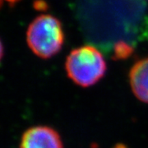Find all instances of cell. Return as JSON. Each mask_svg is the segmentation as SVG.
<instances>
[{
	"mask_svg": "<svg viewBox=\"0 0 148 148\" xmlns=\"http://www.w3.org/2000/svg\"><path fill=\"white\" fill-rule=\"evenodd\" d=\"M34 8L36 10H46L47 9V3L43 0H36L34 2Z\"/></svg>",
	"mask_w": 148,
	"mask_h": 148,
	"instance_id": "cell-6",
	"label": "cell"
},
{
	"mask_svg": "<svg viewBox=\"0 0 148 148\" xmlns=\"http://www.w3.org/2000/svg\"><path fill=\"white\" fill-rule=\"evenodd\" d=\"M133 53L132 45L124 41H119L114 46L113 58L115 60H122L129 58Z\"/></svg>",
	"mask_w": 148,
	"mask_h": 148,
	"instance_id": "cell-5",
	"label": "cell"
},
{
	"mask_svg": "<svg viewBox=\"0 0 148 148\" xmlns=\"http://www.w3.org/2000/svg\"><path fill=\"white\" fill-rule=\"evenodd\" d=\"M64 34L58 19L50 15H41L31 23L27 40L33 53L40 58H49L59 52L64 44Z\"/></svg>",
	"mask_w": 148,
	"mask_h": 148,
	"instance_id": "cell-2",
	"label": "cell"
},
{
	"mask_svg": "<svg viewBox=\"0 0 148 148\" xmlns=\"http://www.w3.org/2000/svg\"><path fill=\"white\" fill-rule=\"evenodd\" d=\"M129 82L134 95L148 104V57L138 61L129 72Z\"/></svg>",
	"mask_w": 148,
	"mask_h": 148,
	"instance_id": "cell-4",
	"label": "cell"
},
{
	"mask_svg": "<svg viewBox=\"0 0 148 148\" xmlns=\"http://www.w3.org/2000/svg\"><path fill=\"white\" fill-rule=\"evenodd\" d=\"M65 69L74 83L82 87H89L104 77L106 63L98 49L85 45L71 51L66 59Z\"/></svg>",
	"mask_w": 148,
	"mask_h": 148,
	"instance_id": "cell-1",
	"label": "cell"
},
{
	"mask_svg": "<svg viewBox=\"0 0 148 148\" xmlns=\"http://www.w3.org/2000/svg\"><path fill=\"white\" fill-rule=\"evenodd\" d=\"M6 2H8L10 5H13V4H15L16 3H18L20 0H5Z\"/></svg>",
	"mask_w": 148,
	"mask_h": 148,
	"instance_id": "cell-7",
	"label": "cell"
},
{
	"mask_svg": "<svg viewBox=\"0 0 148 148\" xmlns=\"http://www.w3.org/2000/svg\"><path fill=\"white\" fill-rule=\"evenodd\" d=\"M114 148H127L123 144H117Z\"/></svg>",
	"mask_w": 148,
	"mask_h": 148,
	"instance_id": "cell-8",
	"label": "cell"
},
{
	"mask_svg": "<svg viewBox=\"0 0 148 148\" xmlns=\"http://www.w3.org/2000/svg\"><path fill=\"white\" fill-rule=\"evenodd\" d=\"M20 148H64L60 135L52 127L36 126L23 133Z\"/></svg>",
	"mask_w": 148,
	"mask_h": 148,
	"instance_id": "cell-3",
	"label": "cell"
}]
</instances>
